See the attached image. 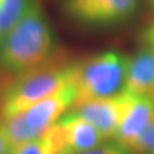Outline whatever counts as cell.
Instances as JSON below:
<instances>
[{
	"instance_id": "3",
	"label": "cell",
	"mask_w": 154,
	"mask_h": 154,
	"mask_svg": "<svg viewBox=\"0 0 154 154\" xmlns=\"http://www.w3.org/2000/svg\"><path fill=\"white\" fill-rule=\"evenodd\" d=\"M128 57L109 50L73 62L69 72V85L75 91L77 106L93 99L110 98L125 90Z\"/></svg>"
},
{
	"instance_id": "13",
	"label": "cell",
	"mask_w": 154,
	"mask_h": 154,
	"mask_svg": "<svg viewBox=\"0 0 154 154\" xmlns=\"http://www.w3.org/2000/svg\"><path fill=\"white\" fill-rule=\"evenodd\" d=\"M49 145L41 137L11 146L9 154H49Z\"/></svg>"
},
{
	"instance_id": "14",
	"label": "cell",
	"mask_w": 154,
	"mask_h": 154,
	"mask_svg": "<svg viewBox=\"0 0 154 154\" xmlns=\"http://www.w3.org/2000/svg\"><path fill=\"white\" fill-rule=\"evenodd\" d=\"M131 152L129 149H125L123 146L119 145L118 143L114 144H105L99 145L95 149H91L89 151L82 152L78 154H130Z\"/></svg>"
},
{
	"instance_id": "10",
	"label": "cell",
	"mask_w": 154,
	"mask_h": 154,
	"mask_svg": "<svg viewBox=\"0 0 154 154\" xmlns=\"http://www.w3.org/2000/svg\"><path fill=\"white\" fill-rule=\"evenodd\" d=\"M0 128L2 129L11 146L38 139L45 135V132L39 131L29 126L23 118V113L0 118Z\"/></svg>"
},
{
	"instance_id": "16",
	"label": "cell",
	"mask_w": 154,
	"mask_h": 154,
	"mask_svg": "<svg viewBox=\"0 0 154 154\" xmlns=\"http://www.w3.org/2000/svg\"><path fill=\"white\" fill-rule=\"evenodd\" d=\"M11 149V143L8 142V139L4 134L2 129L0 128V154H9Z\"/></svg>"
},
{
	"instance_id": "18",
	"label": "cell",
	"mask_w": 154,
	"mask_h": 154,
	"mask_svg": "<svg viewBox=\"0 0 154 154\" xmlns=\"http://www.w3.org/2000/svg\"><path fill=\"white\" fill-rule=\"evenodd\" d=\"M149 2H151V5H152V7L154 8V0H149Z\"/></svg>"
},
{
	"instance_id": "5",
	"label": "cell",
	"mask_w": 154,
	"mask_h": 154,
	"mask_svg": "<svg viewBox=\"0 0 154 154\" xmlns=\"http://www.w3.org/2000/svg\"><path fill=\"white\" fill-rule=\"evenodd\" d=\"M130 98V94L122 91L114 97L93 99L73 106L69 110V113L93 125L103 136L104 140L114 139L120 122L129 106Z\"/></svg>"
},
{
	"instance_id": "2",
	"label": "cell",
	"mask_w": 154,
	"mask_h": 154,
	"mask_svg": "<svg viewBox=\"0 0 154 154\" xmlns=\"http://www.w3.org/2000/svg\"><path fill=\"white\" fill-rule=\"evenodd\" d=\"M54 50L49 22L39 0H33L0 45V69L8 73H21L41 64Z\"/></svg>"
},
{
	"instance_id": "11",
	"label": "cell",
	"mask_w": 154,
	"mask_h": 154,
	"mask_svg": "<svg viewBox=\"0 0 154 154\" xmlns=\"http://www.w3.org/2000/svg\"><path fill=\"white\" fill-rule=\"evenodd\" d=\"M33 0H14L0 2V45L28 11Z\"/></svg>"
},
{
	"instance_id": "20",
	"label": "cell",
	"mask_w": 154,
	"mask_h": 154,
	"mask_svg": "<svg viewBox=\"0 0 154 154\" xmlns=\"http://www.w3.org/2000/svg\"><path fill=\"white\" fill-rule=\"evenodd\" d=\"M0 2H2V0H0Z\"/></svg>"
},
{
	"instance_id": "1",
	"label": "cell",
	"mask_w": 154,
	"mask_h": 154,
	"mask_svg": "<svg viewBox=\"0 0 154 154\" xmlns=\"http://www.w3.org/2000/svg\"><path fill=\"white\" fill-rule=\"evenodd\" d=\"M73 62L63 49L54 50L41 64L0 81V118L23 113L69 85Z\"/></svg>"
},
{
	"instance_id": "7",
	"label": "cell",
	"mask_w": 154,
	"mask_h": 154,
	"mask_svg": "<svg viewBox=\"0 0 154 154\" xmlns=\"http://www.w3.org/2000/svg\"><path fill=\"white\" fill-rule=\"evenodd\" d=\"M130 95L129 106L114 137L116 143L127 149H130L154 114V99L147 96Z\"/></svg>"
},
{
	"instance_id": "8",
	"label": "cell",
	"mask_w": 154,
	"mask_h": 154,
	"mask_svg": "<svg viewBox=\"0 0 154 154\" xmlns=\"http://www.w3.org/2000/svg\"><path fill=\"white\" fill-rule=\"evenodd\" d=\"M123 91L154 99V48L144 47L128 57Z\"/></svg>"
},
{
	"instance_id": "15",
	"label": "cell",
	"mask_w": 154,
	"mask_h": 154,
	"mask_svg": "<svg viewBox=\"0 0 154 154\" xmlns=\"http://www.w3.org/2000/svg\"><path fill=\"white\" fill-rule=\"evenodd\" d=\"M140 41L145 45V47L154 48V23L143 30L140 34Z\"/></svg>"
},
{
	"instance_id": "12",
	"label": "cell",
	"mask_w": 154,
	"mask_h": 154,
	"mask_svg": "<svg viewBox=\"0 0 154 154\" xmlns=\"http://www.w3.org/2000/svg\"><path fill=\"white\" fill-rule=\"evenodd\" d=\"M129 151L135 154H154V114Z\"/></svg>"
},
{
	"instance_id": "9",
	"label": "cell",
	"mask_w": 154,
	"mask_h": 154,
	"mask_svg": "<svg viewBox=\"0 0 154 154\" xmlns=\"http://www.w3.org/2000/svg\"><path fill=\"white\" fill-rule=\"evenodd\" d=\"M60 120L65 127L67 147L74 154L95 149L104 140L93 125L72 113L66 112Z\"/></svg>"
},
{
	"instance_id": "6",
	"label": "cell",
	"mask_w": 154,
	"mask_h": 154,
	"mask_svg": "<svg viewBox=\"0 0 154 154\" xmlns=\"http://www.w3.org/2000/svg\"><path fill=\"white\" fill-rule=\"evenodd\" d=\"M74 100L75 91L67 85L61 91L40 100L23 112V118L31 128L46 132L66 110L71 109Z\"/></svg>"
},
{
	"instance_id": "4",
	"label": "cell",
	"mask_w": 154,
	"mask_h": 154,
	"mask_svg": "<svg viewBox=\"0 0 154 154\" xmlns=\"http://www.w3.org/2000/svg\"><path fill=\"white\" fill-rule=\"evenodd\" d=\"M139 0H65L64 9L74 21L87 25H113L131 18Z\"/></svg>"
},
{
	"instance_id": "19",
	"label": "cell",
	"mask_w": 154,
	"mask_h": 154,
	"mask_svg": "<svg viewBox=\"0 0 154 154\" xmlns=\"http://www.w3.org/2000/svg\"><path fill=\"white\" fill-rule=\"evenodd\" d=\"M2 1H14V0H2Z\"/></svg>"
},
{
	"instance_id": "17",
	"label": "cell",
	"mask_w": 154,
	"mask_h": 154,
	"mask_svg": "<svg viewBox=\"0 0 154 154\" xmlns=\"http://www.w3.org/2000/svg\"><path fill=\"white\" fill-rule=\"evenodd\" d=\"M49 154H74L72 151L67 149H50Z\"/></svg>"
}]
</instances>
